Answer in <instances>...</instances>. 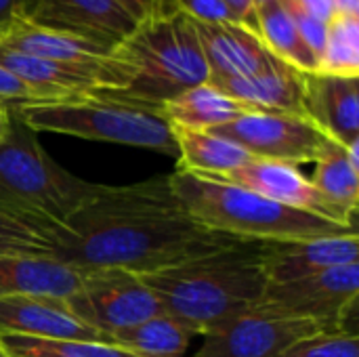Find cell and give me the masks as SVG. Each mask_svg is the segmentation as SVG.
Instances as JSON below:
<instances>
[{
	"mask_svg": "<svg viewBox=\"0 0 359 357\" xmlns=\"http://www.w3.org/2000/svg\"><path fill=\"white\" fill-rule=\"evenodd\" d=\"M50 259L74 269L151 274L233 238L200 225L175 196L168 177L135 185H95L93 194L50 234Z\"/></svg>",
	"mask_w": 359,
	"mask_h": 357,
	"instance_id": "cell-1",
	"label": "cell"
},
{
	"mask_svg": "<svg viewBox=\"0 0 359 357\" xmlns=\"http://www.w3.org/2000/svg\"><path fill=\"white\" fill-rule=\"evenodd\" d=\"M166 316L194 337L261 303L267 288L265 244L233 240L179 265L143 274Z\"/></svg>",
	"mask_w": 359,
	"mask_h": 357,
	"instance_id": "cell-2",
	"label": "cell"
},
{
	"mask_svg": "<svg viewBox=\"0 0 359 357\" xmlns=\"http://www.w3.org/2000/svg\"><path fill=\"white\" fill-rule=\"evenodd\" d=\"M175 196L204 227L242 242H299L358 234L313 213L267 200L240 185L177 168L168 175Z\"/></svg>",
	"mask_w": 359,
	"mask_h": 357,
	"instance_id": "cell-3",
	"label": "cell"
},
{
	"mask_svg": "<svg viewBox=\"0 0 359 357\" xmlns=\"http://www.w3.org/2000/svg\"><path fill=\"white\" fill-rule=\"evenodd\" d=\"M13 114L34 133H59L90 141L177 154L172 128L160 107L120 97L114 90H93L65 99L8 103Z\"/></svg>",
	"mask_w": 359,
	"mask_h": 357,
	"instance_id": "cell-4",
	"label": "cell"
},
{
	"mask_svg": "<svg viewBox=\"0 0 359 357\" xmlns=\"http://www.w3.org/2000/svg\"><path fill=\"white\" fill-rule=\"evenodd\" d=\"M111 53L130 72L126 88L114 93L160 109L164 101L210 76L194 19L179 11L137 23Z\"/></svg>",
	"mask_w": 359,
	"mask_h": 357,
	"instance_id": "cell-5",
	"label": "cell"
},
{
	"mask_svg": "<svg viewBox=\"0 0 359 357\" xmlns=\"http://www.w3.org/2000/svg\"><path fill=\"white\" fill-rule=\"evenodd\" d=\"M93 189L95 183L82 181L59 166L44 151L36 133L13 114L11 130L0 143L2 210L19 217L50 238V234L67 221Z\"/></svg>",
	"mask_w": 359,
	"mask_h": 357,
	"instance_id": "cell-6",
	"label": "cell"
},
{
	"mask_svg": "<svg viewBox=\"0 0 359 357\" xmlns=\"http://www.w3.org/2000/svg\"><path fill=\"white\" fill-rule=\"evenodd\" d=\"M65 303L105 343L111 335L164 314L158 297L147 288L143 278L124 269L82 271L80 288Z\"/></svg>",
	"mask_w": 359,
	"mask_h": 357,
	"instance_id": "cell-7",
	"label": "cell"
},
{
	"mask_svg": "<svg viewBox=\"0 0 359 357\" xmlns=\"http://www.w3.org/2000/svg\"><path fill=\"white\" fill-rule=\"evenodd\" d=\"M359 297V263L320 271L309 278L267 284L261 305L318 324L324 332H349L347 316L355 309Z\"/></svg>",
	"mask_w": 359,
	"mask_h": 357,
	"instance_id": "cell-8",
	"label": "cell"
},
{
	"mask_svg": "<svg viewBox=\"0 0 359 357\" xmlns=\"http://www.w3.org/2000/svg\"><path fill=\"white\" fill-rule=\"evenodd\" d=\"M212 133L238 143L252 158L294 166L316 162L332 141L305 116L255 109L212 128Z\"/></svg>",
	"mask_w": 359,
	"mask_h": 357,
	"instance_id": "cell-9",
	"label": "cell"
},
{
	"mask_svg": "<svg viewBox=\"0 0 359 357\" xmlns=\"http://www.w3.org/2000/svg\"><path fill=\"white\" fill-rule=\"evenodd\" d=\"M318 332L324 330L309 320L284 316L257 303L208 330L196 357H278Z\"/></svg>",
	"mask_w": 359,
	"mask_h": 357,
	"instance_id": "cell-10",
	"label": "cell"
},
{
	"mask_svg": "<svg viewBox=\"0 0 359 357\" xmlns=\"http://www.w3.org/2000/svg\"><path fill=\"white\" fill-rule=\"evenodd\" d=\"M17 19L114 50L137 21L116 0H19Z\"/></svg>",
	"mask_w": 359,
	"mask_h": 357,
	"instance_id": "cell-11",
	"label": "cell"
},
{
	"mask_svg": "<svg viewBox=\"0 0 359 357\" xmlns=\"http://www.w3.org/2000/svg\"><path fill=\"white\" fill-rule=\"evenodd\" d=\"M0 44L74 69H82L95 76L105 90H122L130 80L128 67L118 61L109 48L76 36L42 29L21 19L13 21L0 34Z\"/></svg>",
	"mask_w": 359,
	"mask_h": 357,
	"instance_id": "cell-12",
	"label": "cell"
},
{
	"mask_svg": "<svg viewBox=\"0 0 359 357\" xmlns=\"http://www.w3.org/2000/svg\"><path fill=\"white\" fill-rule=\"evenodd\" d=\"M2 335L42 341H103L95 328L72 314L63 299L50 297L0 299V337Z\"/></svg>",
	"mask_w": 359,
	"mask_h": 357,
	"instance_id": "cell-13",
	"label": "cell"
},
{
	"mask_svg": "<svg viewBox=\"0 0 359 357\" xmlns=\"http://www.w3.org/2000/svg\"><path fill=\"white\" fill-rule=\"evenodd\" d=\"M194 25L208 63V80L248 78L280 61L255 32L240 23L194 21Z\"/></svg>",
	"mask_w": 359,
	"mask_h": 357,
	"instance_id": "cell-14",
	"label": "cell"
},
{
	"mask_svg": "<svg viewBox=\"0 0 359 357\" xmlns=\"http://www.w3.org/2000/svg\"><path fill=\"white\" fill-rule=\"evenodd\" d=\"M269 284H284L334 267L359 263L358 234L299 242H263Z\"/></svg>",
	"mask_w": 359,
	"mask_h": 357,
	"instance_id": "cell-15",
	"label": "cell"
},
{
	"mask_svg": "<svg viewBox=\"0 0 359 357\" xmlns=\"http://www.w3.org/2000/svg\"><path fill=\"white\" fill-rule=\"evenodd\" d=\"M305 118L343 147L359 145V78L305 74Z\"/></svg>",
	"mask_w": 359,
	"mask_h": 357,
	"instance_id": "cell-16",
	"label": "cell"
},
{
	"mask_svg": "<svg viewBox=\"0 0 359 357\" xmlns=\"http://www.w3.org/2000/svg\"><path fill=\"white\" fill-rule=\"evenodd\" d=\"M212 179H221V181L240 185V187L250 189V191H255L267 200H273L278 204H284V206H290L297 210H305V213H313L318 217L334 221L330 208L318 196L311 181L294 164L252 158L244 166H240L223 177H212Z\"/></svg>",
	"mask_w": 359,
	"mask_h": 357,
	"instance_id": "cell-17",
	"label": "cell"
},
{
	"mask_svg": "<svg viewBox=\"0 0 359 357\" xmlns=\"http://www.w3.org/2000/svg\"><path fill=\"white\" fill-rule=\"evenodd\" d=\"M208 82L248 109L305 116V74L284 61H278L248 78Z\"/></svg>",
	"mask_w": 359,
	"mask_h": 357,
	"instance_id": "cell-18",
	"label": "cell"
},
{
	"mask_svg": "<svg viewBox=\"0 0 359 357\" xmlns=\"http://www.w3.org/2000/svg\"><path fill=\"white\" fill-rule=\"evenodd\" d=\"M82 284V274L50 257H0V299L50 297L69 299Z\"/></svg>",
	"mask_w": 359,
	"mask_h": 357,
	"instance_id": "cell-19",
	"label": "cell"
},
{
	"mask_svg": "<svg viewBox=\"0 0 359 357\" xmlns=\"http://www.w3.org/2000/svg\"><path fill=\"white\" fill-rule=\"evenodd\" d=\"M0 67L11 72L17 80H21L36 101H50V99H65L82 93L103 90L101 82L82 72L42 57H34L15 48L0 44Z\"/></svg>",
	"mask_w": 359,
	"mask_h": 357,
	"instance_id": "cell-20",
	"label": "cell"
},
{
	"mask_svg": "<svg viewBox=\"0 0 359 357\" xmlns=\"http://www.w3.org/2000/svg\"><path fill=\"white\" fill-rule=\"evenodd\" d=\"M309 181L330 208L334 221L355 227L359 202V145L343 147L337 141H330L326 151L316 160V170Z\"/></svg>",
	"mask_w": 359,
	"mask_h": 357,
	"instance_id": "cell-21",
	"label": "cell"
},
{
	"mask_svg": "<svg viewBox=\"0 0 359 357\" xmlns=\"http://www.w3.org/2000/svg\"><path fill=\"white\" fill-rule=\"evenodd\" d=\"M252 112L240 101L225 95L210 82L191 86L162 103V114L170 126L189 130H212Z\"/></svg>",
	"mask_w": 359,
	"mask_h": 357,
	"instance_id": "cell-22",
	"label": "cell"
},
{
	"mask_svg": "<svg viewBox=\"0 0 359 357\" xmlns=\"http://www.w3.org/2000/svg\"><path fill=\"white\" fill-rule=\"evenodd\" d=\"M170 128L179 156L177 168L181 170L202 177H223L252 160L244 147L212 130H189L177 126Z\"/></svg>",
	"mask_w": 359,
	"mask_h": 357,
	"instance_id": "cell-23",
	"label": "cell"
},
{
	"mask_svg": "<svg viewBox=\"0 0 359 357\" xmlns=\"http://www.w3.org/2000/svg\"><path fill=\"white\" fill-rule=\"evenodd\" d=\"M259 38L280 61L292 65L303 74L318 72V59L301 38L297 19L288 0H269L257 6Z\"/></svg>",
	"mask_w": 359,
	"mask_h": 357,
	"instance_id": "cell-24",
	"label": "cell"
},
{
	"mask_svg": "<svg viewBox=\"0 0 359 357\" xmlns=\"http://www.w3.org/2000/svg\"><path fill=\"white\" fill-rule=\"evenodd\" d=\"M191 337L194 335L177 320L160 314L111 335L107 343L141 357H183Z\"/></svg>",
	"mask_w": 359,
	"mask_h": 357,
	"instance_id": "cell-25",
	"label": "cell"
},
{
	"mask_svg": "<svg viewBox=\"0 0 359 357\" xmlns=\"http://www.w3.org/2000/svg\"><path fill=\"white\" fill-rule=\"evenodd\" d=\"M318 72L341 78H359V17L334 15L328 21Z\"/></svg>",
	"mask_w": 359,
	"mask_h": 357,
	"instance_id": "cell-26",
	"label": "cell"
},
{
	"mask_svg": "<svg viewBox=\"0 0 359 357\" xmlns=\"http://www.w3.org/2000/svg\"><path fill=\"white\" fill-rule=\"evenodd\" d=\"M0 347L11 357H141L103 341H42L2 335Z\"/></svg>",
	"mask_w": 359,
	"mask_h": 357,
	"instance_id": "cell-27",
	"label": "cell"
},
{
	"mask_svg": "<svg viewBox=\"0 0 359 357\" xmlns=\"http://www.w3.org/2000/svg\"><path fill=\"white\" fill-rule=\"evenodd\" d=\"M50 250L40 229L0 208V257H50Z\"/></svg>",
	"mask_w": 359,
	"mask_h": 357,
	"instance_id": "cell-28",
	"label": "cell"
},
{
	"mask_svg": "<svg viewBox=\"0 0 359 357\" xmlns=\"http://www.w3.org/2000/svg\"><path fill=\"white\" fill-rule=\"evenodd\" d=\"M278 357H359L355 332H318L290 345Z\"/></svg>",
	"mask_w": 359,
	"mask_h": 357,
	"instance_id": "cell-29",
	"label": "cell"
},
{
	"mask_svg": "<svg viewBox=\"0 0 359 357\" xmlns=\"http://www.w3.org/2000/svg\"><path fill=\"white\" fill-rule=\"evenodd\" d=\"M172 6L187 15L194 21H204V23H238L233 13L223 0H170Z\"/></svg>",
	"mask_w": 359,
	"mask_h": 357,
	"instance_id": "cell-30",
	"label": "cell"
},
{
	"mask_svg": "<svg viewBox=\"0 0 359 357\" xmlns=\"http://www.w3.org/2000/svg\"><path fill=\"white\" fill-rule=\"evenodd\" d=\"M290 4V2H288ZM292 8V6H290ZM292 15L297 19V27L301 32V38L305 40V44L309 46V50L316 55V59H320L322 50H324V42H326V34H328V23L318 21L313 17H307L303 13H299L297 8H292Z\"/></svg>",
	"mask_w": 359,
	"mask_h": 357,
	"instance_id": "cell-31",
	"label": "cell"
},
{
	"mask_svg": "<svg viewBox=\"0 0 359 357\" xmlns=\"http://www.w3.org/2000/svg\"><path fill=\"white\" fill-rule=\"evenodd\" d=\"M137 23L156 17V15H166L177 11L170 0H116Z\"/></svg>",
	"mask_w": 359,
	"mask_h": 357,
	"instance_id": "cell-32",
	"label": "cell"
},
{
	"mask_svg": "<svg viewBox=\"0 0 359 357\" xmlns=\"http://www.w3.org/2000/svg\"><path fill=\"white\" fill-rule=\"evenodd\" d=\"M0 101L4 103H25V101H36L32 90L17 80L11 72L0 67Z\"/></svg>",
	"mask_w": 359,
	"mask_h": 357,
	"instance_id": "cell-33",
	"label": "cell"
},
{
	"mask_svg": "<svg viewBox=\"0 0 359 357\" xmlns=\"http://www.w3.org/2000/svg\"><path fill=\"white\" fill-rule=\"evenodd\" d=\"M223 2L229 6V11L233 13L240 25L248 27L250 32L259 36V15H257L255 0H223Z\"/></svg>",
	"mask_w": 359,
	"mask_h": 357,
	"instance_id": "cell-34",
	"label": "cell"
},
{
	"mask_svg": "<svg viewBox=\"0 0 359 357\" xmlns=\"http://www.w3.org/2000/svg\"><path fill=\"white\" fill-rule=\"evenodd\" d=\"M292 8H297L299 13L313 17L318 21L328 23L334 17V6L332 0H288Z\"/></svg>",
	"mask_w": 359,
	"mask_h": 357,
	"instance_id": "cell-35",
	"label": "cell"
},
{
	"mask_svg": "<svg viewBox=\"0 0 359 357\" xmlns=\"http://www.w3.org/2000/svg\"><path fill=\"white\" fill-rule=\"evenodd\" d=\"M19 15V0H0V34L17 21Z\"/></svg>",
	"mask_w": 359,
	"mask_h": 357,
	"instance_id": "cell-36",
	"label": "cell"
},
{
	"mask_svg": "<svg viewBox=\"0 0 359 357\" xmlns=\"http://www.w3.org/2000/svg\"><path fill=\"white\" fill-rule=\"evenodd\" d=\"M334 15L341 17H359V0H332Z\"/></svg>",
	"mask_w": 359,
	"mask_h": 357,
	"instance_id": "cell-37",
	"label": "cell"
},
{
	"mask_svg": "<svg viewBox=\"0 0 359 357\" xmlns=\"http://www.w3.org/2000/svg\"><path fill=\"white\" fill-rule=\"evenodd\" d=\"M11 118H13V114H11L8 103L0 101V143L6 139V135L11 130Z\"/></svg>",
	"mask_w": 359,
	"mask_h": 357,
	"instance_id": "cell-38",
	"label": "cell"
},
{
	"mask_svg": "<svg viewBox=\"0 0 359 357\" xmlns=\"http://www.w3.org/2000/svg\"><path fill=\"white\" fill-rule=\"evenodd\" d=\"M265 2H269V0H255V4H257V6H261V4H265Z\"/></svg>",
	"mask_w": 359,
	"mask_h": 357,
	"instance_id": "cell-39",
	"label": "cell"
},
{
	"mask_svg": "<svg viewBox=\"0 0 359 357\" xmlns=\"http://www.w3.org/2000/svg\"><path fill=\"white\" fill-rule=\"evenodd\" d=\"M0 357H11V356H8V353H6V351H4V349L0 347Z\"/></svg>",
	"mask_w": 359,
	"mask_h": 357,
	"instance_id": "cell-40",
	"label": "cell"
}]
</instances>
